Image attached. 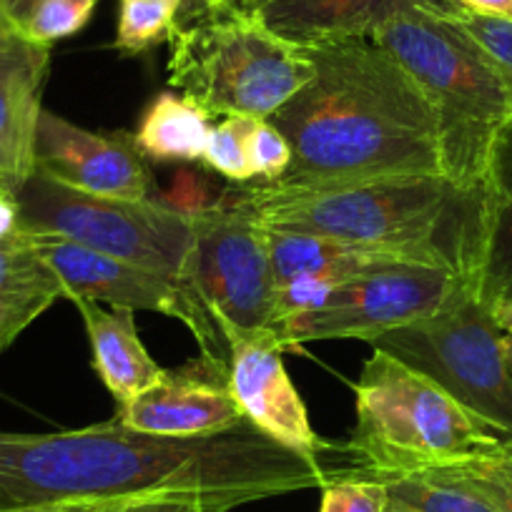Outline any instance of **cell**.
I'll list each match as a JSON object with an SVG mask.
<instances>
[{
  "label": "cell",
  "instance_id": "cell-1",
  "mask_svg": "<svg viewBox=\"0 0 512 512\" xmlns=\"http://www.w3.org/2000/svg\"><path fill=\"white\" fill-rule=\"evenodd\" d=\"M352 470L347 445L342 455L317 460L246 420L211 435L164 437L131 430L113 417L51 435L0 432V512L144 500H181L206 512H229L324 487Z\"/></svg>",
  "mask_w": 512,
  "mask_h": 512
},
{
  "label": "cell",
  "instance_id": "cell-2",
  "mask_svg": "<svg viewBox=\"0 0 512 512\" xmlns=\"http://www.w3.org/2000/svg\"><path fill=\"white\" fill-rule=\"evenodd\" d=\"M314 73L267 121L292 164L279 189L442 174L440 128L415 78L372 38L302 46Z\"/></svg>",
  "mask_w": 512,
  "mask_h": 512
},
{
  "label": "cell",
  "instance_id": "cell-3",
  "mask_svg": "<svg viewBox=\"0 0 512 512\" xmlns=\"http://www.w3.org/2000/svg\"><path fill=\"white\" fill-rule=\"evenodd\" d=\"M221 204L269 229L307 231L400 254L420 267L470 279L480 236V189L465 194L445 176H387L324 189L244 184Z\"/></svg>",
  "mask_w": 512,
  "mask_h": 512
},
{
  "label": "cell",
  "instance_id": "cell-4",
  "mask_svg": "<svg viewBox=\"0 0 512 512\" xmlns=\"http://www.w3.org/2000/svg\"><path fill=\"white\" fill-rule=\"evenodd\" d=\"M430 101L440 128L442 174L477 194L497 131L512 118L500 73L452 18L405 11L372 36Z\"/></svg>",
  "mask_w": 512,
  "mask_h": 512
},
{
  "label": "cell",
  "instance_id": "cell-5",
  "mask_svg": "<svg viewBox=\"0 0 512 512\" xmlns=\"http://www.w3.org/2000/svg\"><path fill=\"white\" fill-rule=\"evenodd\" d=\"M169 48V86L211 116L269 118L314 73L304 48L279 38L244 0H199Z\"/></svg>",
  "mask_w": 512,
  "mask_h": 512
},
{
  "label": "cell",
  "instance_id": "cell-6",
  "mask_svg": "<svg viewBox=\"0 0 512 512\" xmlns=\"http://www.w3.org/2000/svg\"><path fill=\"white\" fill-rule=\"evenodd\" d=\"M354 472H427L497 450L507 437L457 405L435 382L374 349L354 384Z\"/></svg>",
  "mask_w": 512,
  "mask_h": 512
},
{
  "label": "cell",
  "instance_id": "cell-7",
  "mask_svg": "<svg viewBox=\"0 0 512 512\" xmlns=\"http://www.w3.org/2000/svg\"><path fill=\"white\" fill-rule=\"evenodd\" d=\"M16 199L18 229L76 241L196 294L191 211L159 199L83 194L38 171L23 181Z\"/></svg>",
  "mask_w": 512,
  "mask_h": 512
},
{
  "label": "cell",
  "instance_id": "cell-8",
  "mask_svg": "<svg viewBox=\"0 0 512 512\" xmlns=\"http://www.w3.org/2000/svg\"><path fill=\"white\" fill-rule=\"evenodd\" d=\"M369 344L435 382L457 405L512 442V369L505 329L470 284L462 282L437 312Z\"/></svg>",
  "mask_w": 512,
  "mask_h": 512
},
{
  "label": "cell",
  "instance_id": "cell-9",
  "mask_svg": "<svg viewBox=\"0 0 512 512\" xmlns=\"http://www.w3.org/2000/svg\"><path fill=\"white\" fill-rule=\"evenodd\" d=\"M191 229L194 289L226 342L272 337L277 284L267 226L219 201L191 209Z\"/></svg>",
  "mask_w": 512,
  "mask_h": 512
},
{
  "label": "cell",
  "instance_id": "cell-10",
  "mask_svg": "<svg viewBox=\"0 0 512 512\" xmlns=\"http://www.w3.org/2000/svg\"><path fill=\"white\" fill-rule=\"evenodd\" d=\"M460 274L417 264L369 269L329 292L319 307L297 314L274 332L282 349L329 339H372L437 312L457 287Z\"/></svg>",
  "mask_w": 512,
  "mask_h": 512
},
{
  "label": "cell",
  "instance_id": "cell-11",
  "mask_svg": "<svg viewBox=\"0 0 512 512\" xmlns=\"http://www.w3.org/2000/svg\"><path fill=\"white\" fill-rule=\"evenodd\" d=\"M28 236L38 256L61 279L66 299H88L106 307L134 309V312L146 309V312H161L166 317L179 319L199 342L201 357L226 369L231 354L229 342L196 294L176 287L169 279L156 277L134 264L113 259L76 241L48 234Z\"/></svg>",
  "mask_w": 512,
  "mask_h": 512
},
{
  "label": "cell",
  "instance_id": "cell-12",
  "mask_svg": "<svg viewBox=\"0 0 512 512\" xmlns=\"http://www.w3.org/2000/svg\"><path fill=\"white\" fill-rule=\"evenodd\" d=\"M33 171L93 196L154 199V181L134 136L98 134L43 108L36 126Z\"/></svg>",
  "mask_w": 512,
  "mask_h": 512
},
{
  "label": "cell",
  "instance_id": "cell-13",
  "mask_svg": "<svg viewBox=\"0 0 512 512\" xmlns=\"http://www.w3.org/2000/svg\"><path fill=\"white\" fill-rule=\"evenodd\" d=\"M229 349L226 379L246 422L302 455L317 460L342 455L344 445H329L312 430L307 407L284 367V349L272 337L236 339Z\"/></svg>",
  "mask_w": 512,
  "mask_h": 512
},
{
  "label": "cell",
  "instance_id": "cell-14",
  "mask_svg": "<svg viewBox=\"0 0 512 512\" xmlns=\"http://www.w3.org/2000/svg\"><path fill=\"white\" fill-rule=\"evenodd\" d=\"M116 417L131 430L164 437L211 435L244 422L231 397L226 369L204 357L166 369L154 387L118 405Z\"/></svg>",
  "mask_w": 512,
  "mask_h": 512
},
{
  "label": "cell",
  "instance_id": "cell-15",
  "mask_svg": "<svg viewBox=\"0 0 512 512\" xmlns=\"http://www.w3.org/2000/svg\"><path fill=\"white\" fill-rule=\"evenodd\" d=\"M279 38L294 46L372 38L387 21L405 11H427L442 18L460 16L457 0H244Z\"/></svg>",
  "mask_w": 512,
  "mask_h": 512
},
{
  "label": "cell",
  "instance_id": "cell-16",
  "mask_svg": "<svg viewBox=\"0 0 512 512\" xmlns=\"http://www.w3.org/2000/svg\"><path fill=\"white\" fill-rule=\"evenodd\" d=\"M51 48L21 33H0V184L18 191L33 174L41 93Z\"/></svg>",
  "mask_w": 512,
  "mask_h": 512
},
{
  "label": "cell",
  "instance_id": "cell-17",
  "mask_svg": "<svg viewBox=\"0 0 512 512\" xmlns=\"http://www.w3.org/2000/svg\"><path fill=\"white\" fill-rule=\"evenodd\" d=\"M492 314L512 304V118L497 131L480 181V236L467 279Z\"/></svg>",
  "mask_w": 512,
  "mask_h": 512
},
{
  "label": "cell",
  "instance_id": "cell-18",
  "mask_svg": "<svg viewBox=\"0 0 512 512\" xmlns=\"http://www.w3.org/2000/svg\"><path fill=\"white\" fill-rule=\"evenodd\" d=\"M71 302L76 304L86 324L93 369L106 384V390L116 397L118 405L131 402L164 377L166 369L156 364L141 342L134 309L106 307L88 299H71Z\"/></svg>",
  "mask_w": 512,
  "mask_h": 512
},
{
  "label": "cell",
  "instance_id": "cell-19",
  "mask_svg": "<svg viewBox=\"0 0 512 512\" xmlns=\"http://www.w3.org/2000/svg\"><path fill=\"white\" fill-rule=\"evenodd\" d=\"M267 239L277 287L292 282H324L337 287L344 279H352L369 269L415 264L392 251L347 244V241L307 234V231H284L267 226Z\"/></svg>",
  "mask_w": 512,
  "mask_h": 512
},
{
  "label": "cell",
  "instance_id": "cell-20",
  "mask_svg": "<svg viewBox=\"0 0 512 512\" xmlns=\"http://www.w3.org/2000/svg\"><path fill=\"white\" fill-rule=\"evenodd\" d=\"M58 299H66V289L31 236L18 229L0 239V354Z\"/></svg>",
  "mask_w": 512,
  "mask_h": 512
},
{
  "label": "cell",
  "instance_id": "cell-21",
  "mask_svg": "<svg viewBox=\"0 0 512 512\" xmlns=\"http://www.w3.org/2000/svg\"><path fill=\"white\" fill-rule=\"evenodd\" d=\"M211 134V113L181 93H159L141 116L136 151L156 164H191L204 159Z\"/></svg>",
  "mask_w": 512,
  "mask_h": 512
},
{
  "label": "cell",
  "instance_id": "cell-22",
  "mask_svg": "<svg viewBox=\"0 0 512 512\" xmlns=\"http://www.w3.org/2000/svg\"><path fill=\"white\" fill-rule=\"evenodd\" d=\"M384 487L387 505L412 512H500L467 487L425 472H372L359 475Z\"/></svg>",
  "mask_w": 512,
  "mask_h": 512
},
{
  "label": "cell",
  "instance_id": "cell-23",
  "mask_svg": "<svg viewBox=\"0 0 512 512\" xmlns=\"http://www.w3.org/2000/svg\"><path fill=\"white\" fill-rule=\"evenodd\" d=\"M425 475L467 487L500 512H512V442L472 460L427 470Z\"/></svg>",
  "mask_w": 512,
  "mask_h": 512
},
{
  "label": "cell",
  "instance_id": "cell-24",
  "mask_svg": "<svg viewBox=\"0 0 512 512\" xmlns=\"http://www.w3.org/2000/svg\"><path fill=\"white\" fill-rule=\"evenodd\" d=\"M184 0H121L116 48L121 53H144L169 43L181 18Z\"/></svg>",
  "mask_w": 512,
  "mask_h": 512
},
{
  "label": "cell",
  "instance_id": "cell-25",
  "mask_svg": "<svg viewBox=\"0 0 512 512\" xmlns=\"http://www.w3.org/2000/svg\"><path fill=\"white\" fill-rule=\"evenodd\" d=\"M246 128H249L246 116H229L211 126L209 144H206L204 159H201L211 171L224 176L231 184H251L254 181L249 151H246Z\"/></svg>",
  "mask_w": 512,
  "mask_h": 512
},
{
  "label": "cell",
  "instance_id": "cell-26",
  "mask_svg": "<svg viewBox=\"0 0 512 512\" xmlns=\"http://www.w3.org/2000/svg\"><path fill=\"white\" fill-rule=\"evenodd\" d=\"M98 0H41L21 36L51 48L56 41L76 36L96 11Z\"/></svg>",
  "mask_w": 512,
  "mask_h": 512
},
{
  "label": "cell",
  "instance_id": "cell-27",
  "mask_svg": "<svg viewBox=\"0 0 512 512\" xmlns=\"http://www.w3.org/2000/svg\"><path fill=\"white\" fill-rule=\"evenodd\" d=\"M246 151L254 171V181L277 184L292 164V149L277 126L267 118H249L246 128Z\"/></svg>",
  "mask_w": 512,
  "mask_h": 512
},
{
  "label": "cell",
  "instance_id": "cell-28",
  "mask_svg": "<svg viewBox=\"0 0 512 512\" xmlns=\"http://www.w3.org/2000/svg\"><path fill=\"white\" fill-rule=\"evenodd\" d=\"M452 21L485 51V56L490 58L492 66L500 73L512 103V21L480 16V13L472 11H462Z\"/></svg>",
  "mask_w": 512,
  "mask_h": 512
},
{
  "label": "cell",
  "instance_id": "cell-29",
  "mask_svg": "<svg viewBox=\"0 0 512 512\" xmlns=\"http://www.w3.org/2000/svg\"><path fill=\"white\" fill-rule=\"evenodd\" d=\"M387 495L384 487L364 477H342L322 487L319 512H384Z\"/></svg>",
  "mask_w": 512,
  "mask_h": 512
},
{
  "label": "cell",
  "instance_id": "cell-30",
  "mask_svg": "<svg viewBox=\"0 0 512 512\" xmlns=\"http://www.w3.org/2000/svg\"><path fill=\"white\" fill-rule=\"evenodd\" d=\"M38 3L41 0H0V28L8 33H23Z\"/></svg>",
  "mask_w": 512,
  "mask_h": 512
},
{
  "label": "cell",
  "instance_id": "cell-31",
  "mask_svg": "<svg viewBox=\"0 0 512 512\" xmlns=\"http://www.w3.org/2000/svg\"><path fill=\"white\" fill-rule=\"evenodd\" d=\"M116 512H206V510L204 507L194 505V502L144 500V502H128V505L118 507Z\"/></svg>",
  "mask_w": 512,
  "mask_h": 512
},
{
  "label": "cell",
  "instance_id": "cell-32",
  "mask_svg": "<svg viewBox=\"0 0 512 512\" xmlns=\"http://www.w3.org/2000/svg\"><path fill=\"white\" fill-rule=\"evenodd\" d=\"M18 216H21V209H18L16 191L0 184V239L18 231Z\"/></svg>",
  "mask_w": 512,
  "mask_h": 512
},
{
  "label": "cell",
  "instance_id": "cell-33",
  "mask_svg": "<svg viewBox=\"0 0 512 512\" xmlns=\"http://www.w3.org/2000/svg\"><path fill=\"white\" fill-rule=\"evenodd\" d=\"M465 11L512 21V0H457Z\"/></svg>",
  "mask_w": 512,
  "mask_h": 512
},
{
  "label": "cell",
  "instance_id": "cell-34",
  "mask_svg": "<svg viewBox=\"0 0 512 512\" xmlns=\"http://www.w3.org/2000/svg\"><path fill=\"white\" fill-rule=\"evenodd\" d=\"M116 510L118 507H96V505H41V507H26V510H13V512H116Z\"/></svg>",
  "mask_w": 512,
  "mask_h": 512
},
{
  "label": "cell",
  "instance_id": "cell-35",
  "mask_svg": "<svg viewBox=\"0 0 512 512\" xmlns=\"http://www.w3.org/2000/svg\"><path fill=\"white\" fill-rule=\"evenodd\" d=\"M497 322H500V327L512 337V304L505 309V312L497 314Z\"/></svg>",
  "mask_w": 512,
  "mask_h": 512
},
{
  "label": "cell",
  "instance_id": "cell-36",
  "mask_svg": "<svg viewBox=\"0 0 512 512\" xmlns=\"http://www.w3.org/2000/svg\"><path fill=\"white\" fill-rule=\"evenodd\" d=\"M505 352H507V364H510L512 369V337L507 332H505Z\"/></svg>",
  "mask_w": 512,
  "mask_h": 512
},
{
  "label": "cell",
  "instance_id": "cell-37",
  "mask_svg": "<svg viewBox=\"0 0 512 512\" xmlns=\"http://www.w3.org/2000/svg\"><path fill=\"white\" fill-rule=\"evenodd\" d=\"M384 512H412V510H402V507H390V505H387V510H384Z\"/></svg>",
  "mask_w": 512,
  "mask_h": 512
},
{
  "label": "cell",
  "instance_id": "cell-38",
  "mask_svg": "<svg viewBox=\"0 0 512 512\" xmlns=\"http://www.w3.org/2000/svg\"><path fill=\"white\" fill-rule=\"evenodd\" d=\"M204 3H224V0H204Z\"/></svg>",
  "mask_w": 512,
  "mask_h": 512
},
{
  "label": "cell",
  "instance_id": "cell-39",
  "mask_svg": "<svg viewBox=\"0 0 512 512\" xmlns=\"http://www.w3.org/2000/svg\"><path fill=\"white\" fill-rule=\"evenodd\" d=\"M0 33H8V31H3V28H0Z\"/></svg>",
  "mask_w": 512,
  "mask_h": 512
},
{
  "label": "cell",
  "instance_id": "cell-40",
  "mask_svg": "<svg viewBox=\"0 0 512 512\" xmlns=\"http://www.w3.org/2000/svg\"><path fill=\"white\" fill-rule=\"evenodd\" d=\"M3 186H6V184H3Z\"/></svg>",
  "mask_w": 512,
  "mask_h": 512
}]
</instances>
